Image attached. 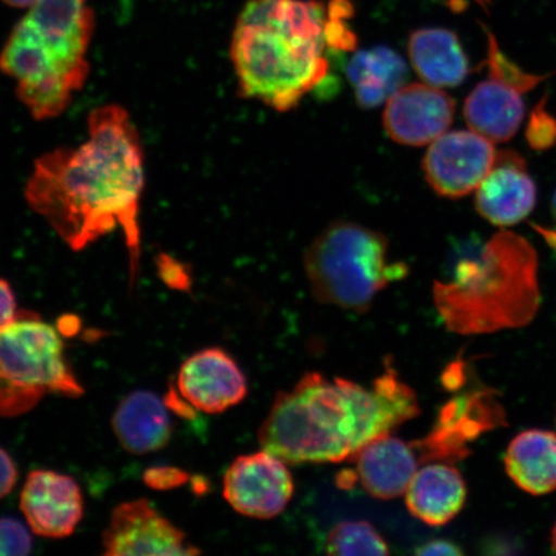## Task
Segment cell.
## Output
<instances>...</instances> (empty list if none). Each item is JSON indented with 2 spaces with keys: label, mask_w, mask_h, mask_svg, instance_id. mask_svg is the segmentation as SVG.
<instances>
[{
  "label": "cell",
  "mask_w": 556,
  "mask_h": 556,
  "mask_svg": "<svg viewBox=\"0 0 556 556\" xmlns=\"http://www.w3.org/2000/svg\"><path fill=\"white\" fill-rule=\"evenodd\" d=\"M456 103L441 88L414 83L387 101L382 123L395 143L421 148L448 131Z\"/></svg>",
  "instance_id": "cell-12"
},
{
  "label": "cell",
  "mask_w": 556,
  "mask_h": 556,
  "mask_svg": "<svg viewBox=\"0 0 556 556\" xmlns=\"http://www.w3.org/2000/svg\"><path fill=\"white\" fill-rule=\"evenodd\" d=\"M507 475L519 489L531 495L556 490V434L531 429L518 434L505 455Z\"/></svg>",
  "instance_id": "cell-21"
},
{
  "label": "cell",
  "mask_w": 556,
  "mask_h": 556,
  "mask_svg": "<svg viewBox=\"0 0 556 556\" xmlns=\"http://www.w3.org/2000/svg\"><path fill=\"white\" fill-rule=\"evenodd\" d=\"M552 546H553V551L556 553V523L552 531Z\"/></svg>",
  "instance_id": "cell-33"
},
{
  "label": "cell",
  "mask_w": 556,
  "mask_h": 556,
  "mask_svg": "<svg viewBox=\"0 0 556 556\" xmlns=\"http://www.w3.org/2000/svg\"><path fill=\"white\" fill-rule=\"evenodd\" d=\"M486 41H489V48H486V66H489V74L500 76V78L513 83L525 93L531 92L534 88L539 87L541 83H544L551 75H540L526 72L520 68L516 62L511 61L503 52L497 43L495 35L490 30H486Z\"/></svg>",
  "instance_id": "cell-24"
},
{
  "label": "cell",
  "mask_w": 556,
  "mask_h": 556,
  "mask_svg": "<svg viewBox=\"0 0 556 556\" xmlns=\"http://www.w3.org/2000/svg\"><path fill=\"white\" fill-rule=\"evenodd\" d=\"M7 5L13 7V9H31L38 0H2Z\"/></svg>",
  "instance_id": "cell-32"
},
{
  "label": "cell",
  "mask_w": 556,
  "mask_h": 556,
  "mask_svg": "<svg viewBox=\"0 0 556 556\" xmlns=\"http://www.w3.org/2000/svg\"><path fill=\"white\" fill-rule=\"evenodd\" d=\"M553 212H554V215H555V218H556V192H555L554 198H553Z\"/></svg>",
  "instance_id": "cell-34"
},
{
  "label": "cell",
  "mask_w": 556,
  "mask_h": 556,
  "mask_svg": "<svg viewBox=\"0 0 556 556\" xmlns=\"http://www.w3.org/2000/svg\"><path fill=\"white\" fill-rule=\"evenodd\" d=\"M356 482L368 495L392 500L405 495L407 486L420 468L412 443L391 434L367 444L354 457Z\"/></svg>",
  "instance_id": "cell-17"
},
{
  "label": "cell",
  "mask_w": 556,
  "mask_h": 556,
  "mask_svg": "<svg viewBox=\"0 0 556 556\" xmlns=\"http://www.w3.org/2000/svg\"><path fill=\"white\" fill-rule=\"evenodd\" d=\"M17 316L16 298L11 285L0 278V330L10 325Z\"/></svg>",
  "instance_id": "cell-29"
},
{
  "label": "cell",
  "mask_w": 556,
  "mask_h": 556,
  "mask_svg": "<svg viewBox=\"0 0 556 556\" xmlns=\"http://www.w3.org/2000/svg\"><path fill=\"white\" fill-rule=\"evenodd\" d=\"M538 204V186L525 159L514 151H500L495 164L476 190V207L490 224H520Z\"/></svg>",
  "instance_id": "cell-15"
},
{
  "label": "cell",
  "mask_w": 556,
  "mask_h": 556,
  "mask_svg": "<svg viewBox=\"0 0 556 556\" xmlns=\"http://www.w3.org/2000/svg\"><path fill=\"white\" fill-rule=\"evenodd\" d=\"M160 276H162L165 283L169 287L179 290H186L190 288L191 277L189 270L186 269L184 264L174 261L168 255L160 256L159 260Z\"/></svg>",
  "instance_id": "cell-27"
},
{
  "label": "cell",
  "mask_w": 556,
  "mask_h": 556,
  "mask_svg": "<svg viewBox=\"0 0 556 556\" xmlns=\"http://www.w3.org/2000/svg\"><path fill=\"white\" fill-rule=\"evenodd\" d=\"M525 94L513 83L489 74L465 100V121L470 129L493 143L510 141L525 121Z\"/></svg>",
  "instance_id": "cell-16"
},
{
  "label": "cell",
  "mask_w": 556,
  "mask_h": 556,
  "mask_svg": "<svg viewBox=\"0 0 556 556\" xmlns=\"http://www.w3.org/2000/svg\"><path fill=\"white\" fill-rule=\"evenodd\" d=\"M113 427L122 446L136 455L162 450L172 437L168 408L151 392H135L123 400L116 408Z\"/></svg>",
  "instance_id": "cell-20"
},
{
  "label": "cell",
  "mask_w": 556,
  "mask_h": 556,
  "mask_svg": "<svg viewBox=\"0 0 556 556\" xmlns=\"http://www.w3.org/2000/svg\"><path fill=\"white\" fill-rule=\"evenodd\" d=\"M146 483L157 490H168L187 481L185 471L174 468H156L146 472Z\"/></svg>",
  "instance_id": "cell-28"
},
{
  "label": "cell",
  "mask_w": 556,
  "mask_h": 556,
  "mask_svg": "<svg viewBox=\"0 0 556 556\" xmlns=\"http://www.w3.org/2000/svg\"><path fill=\"white\" fill-rule=\"evenodd\" d=\"M89 139L37 160L25 197L73 250L123 229L131 267L139 256V201L144 172L141 138L123 108L108 104L88 119Z\"/></svg>",
  "instance_id": "cell-1"
},
{
  "label": "cell",
  "mask_w": 556,
  "mask_h": 556,
  "mask_svg": "<svg viewBox=\"0 0 556 556\" xmlns=\"http://www.w3.org/2000/svg\"><path fill=\"white\" fill-rule=\"evenodd\" d=\"M504 408L491 389H472L444 405L430 432L412 443L422 464H454L470 455L469 443L504 426Z\"/></svg>",
  "instance_id": "cell-7"
},
{
  "label": "cell",
  "mask_w": 556,
  "mask_h": 556,
  "mask_svg": "<svg viewBox=\"0 0 556 556\" xmlns=\"http://www.w3.org/2000/svg\"><path fill=\"white\" fill-rule=\"evenodd\" d=\"M17 482V469L9 454L0 448V498L5 497Z\"/></svg>",
  "instance_id": "cell-30"
},
{
  "label": "cell",
  "mask_w": 556,
  "mask_h": 556,
  "mask_svg": "<svg viewBox=\"0 0 556 556\" xmlns=\"http://www.w3.org/2000/svg\"><path fill=\"white\" fill-rule=\"evenodd\" d=\"M420 413L416 393L391 361L371 389L308 372L277 394L258 438L263 450L287 464L353 462L367 444Z\"/></svg>",
  "instance_id": "cell-2"
},
{
  "label": "cell",
  "mask_w": 556,
  "mask_h": 556,
  "mask_svg": "<svg viewBox=\"0 0 556 556\" xmlns=\"http://www.w3.org/2000/svg\"><path fill=\"white\" fill-rule=\"evenodd\" d=\"M104 555H194L185 532L159 514L149 500L116 507L103 532Z\"/></svg>",
  "instance_id": "cell-11"
},
{
  "label": "cell",
  "mask_w": 556,
  "mask_h": 556,
  "mask_svg": "<svg viewBox=\"0 0 556 556\" xmlns=\"http://www.w3.org/2000/svg\"><path fill=\"white\" fill-rule=\"evenodd\" d=\"M304 270L318 302L363 313L389 283L407 275L402 262L389 261V243L375 229L336 222L312 241Z\"/></svg>",
  "instance_id": "cell-5"
},
{
  "label": "cell",
  "mask_w": 556,
  "mask_h": 556,
  "mask_svg": "<svg viewBox=\"0 0 556 556\" xmlns=\"http://www.w3.org/2000/svg\"><path fill=\"white\" fill-rule=\"evenodd\" d=\"M495 144L472 129L446 131L430 143L424 157L429 186L443 198L468 197L495 164Z\"/></svg>",
  "instance_id": "cell-9"
},
{
  "label": "cell",
  "mask_w": 556,
  "mask_h": 556,
  "mask_svg": "<svg viewBox=\"0 0 556 556\" xmlns=\"http://www.w3.org/2000/svg\"><path fill=\"white\" fill-rule=\"evenodd\" d=\"M408 55L421 80L437 88L460 86L470 73L457 35L442 27H424L409 35Z\"/></svg>",
  "instance_id": "cell-19"
},
{
  "label": "cell",
  "mask_w": 556,
  "mask_h": 556,
  "mask_svg": "<svg viewBox=\"0 0 556 556\" xmlns=\"http://www.w3.org/2000/svg\"><path fill=\"white\" fill-rule=\"evenodd\" d=\"M346 74L361 106L374 109L405 86L408 70L397 52L379 46L354 53Z\"/></svg>",
  "instance_id": "cell-22"
},
{
  "label": "cell",
  "mask_w": 556,
  "mask_h": 556,
  "mask_svg": "<svg viewBox=\"0 0 556 556\" xmlns=\"http://www.w3.org/2000/svg\"><path fill=\"white\" fill-rule=\"evenodd\" d=\"M27 525L39 536H72L83 518L80 486L72 477L51 470L30 472L20 500Z\"/></svg>",
  "instance_id": "cell-13"
},
{
  "label": "cell",
  "mask_w": 556,
  "mask_h": 556,
  "mask_svg": "<svg viewBox=\"0 0 556 556\" xmlns=\"http://www.w3.org/2000/svg\"><path fill=\"white\" fill-rule=\"evenodd\" d=\"M17 26L67 72L87 79V52L94 31L88 0H38Z\"/></svg>",
  "instance_id": "cell-8"
},
{
  "label": "cell",
  "mask_w": 556,
  "mask_h": 556,
  "mask_svg": "<svg viewBox=\"0 0 556 556\" xmlns=\"http://www.w3.org/2000/svg\"><path fill=\"white\" fill-rule=\"evenodd\" d=\"M526 137L534 150H548L556 144V119L546 110L544 101H541L539 106L533 110L530 122H528Z\"/></svg>",
  "instance_id": "cell-25"
},
{
  "label": "cell",
  "mask_w": 556,
  "mask_h": 556,
  "mask_svg": "<svg viewBox=\"0 0 556 556\" xmlns=\"http://www.w3.org/2000/svg\"><path fill=\"white\" fill-rule=\"evenodd\" d=\"M285 464L266 450L236 458L224 479L227 503L249 518L277 517L294 493L293 477Z\"/></svg>",
  "instance_id": "cell-10"
},
{
  "label": "cell",
  "mask_w": 556,
  "mask_h": 556,
  "mask_svg": "<svg viewBox=\"0 0 556 556\" xmlns=\"http://www.w3.org/2000/svg\"><path fill=\"white\" fill-rule=\"evenodd\" d=\"M178 389L198 412L220 414L247 397L248 381L240 366L220 348L194 353L180 367Z\"/></svg>",
  "instance_id": "cell-14"
},
{
  "label": "cell",
  "mask_w": 556,
  "mask_h": 556,
  "mask_svg": "<svg viewBox=\"0 0 556 556\" xmlns=\"http://www.w3.org/2000/svg\"><path fill=\"white\" fill-rule=\"evenodd\" d=\"M33 541L26 528L16 519L0 518V556L27 555Z\"/></svg>",
  "instance_id": "cell-26"
},
{
  "label": "cell",
  "mask_w": 556,
  "mask_h": 556,
  "mask_svg": "<svg viewBox=\"0 0 556 556\" xmlns=\"http://www.w3.org/2000/svg\"><path fill=\"white\" fill-rule=\"evenodd\" d=\"M433 296L446 328L460 336L525 328L541 303L536 249L500 231L477 260L458 264L450 281H435Z\"/></svg>",
  "instance_id": "cell-4"
},
{
  "label": "cell",
  "mask_w": 556,
  "mask_h": 556,
  "mask_svg": "<svg viewBox=\"0 0 556 556\" xmlns=\"http://www.w3.org/2000/svg\"><path fill=\"white\" fill-rule=\"evenodd\" d=\"M326 21L316 0H249L231 41L239 94L280 113L296 108L328 76Z\"/></svg>",
  "instance_id": "cell-3"
},
{
  "label": "cell",
  "mask_w": 556,
  "mask_h": 556,
  "mask_svg": "<svg viewBox=\"0 0 556 556\" xmlns=\"http://www.w3.org/2000/svg\"><path fill=\"white\" fill-rule=\"evenodd\" d=\"M413 516L428 526L450 523L467 502V484L460 470L447 463H429L420 467L405 492Z\"/></svg>",
  "instance_id": "cell-18"
},
{
  "label": "cell",
  "mask_w": 556,
  "mask_h": 556,
  "mask_svg": "<svg viewBox=\"0 0 556 556\" xmlns=\"http://www.w3.org/2000/svg\"><path fill=\"white\" fill-rule=\"evenodd\" d=\"M329 555H389L381 534L366 520H346L329 532L325 542Z\"/></svg>",
  "instance_id": "cell-23"
},
{
  "label": "cell",
  "mask_w": 556,
  "mask_h": 556,
  "mask_svg": "<svg viewBox=\"0 0 556 556\" xmlns=\"http://www.w3.org/2000/svg\"><path fill=\"white\" fill-rule=\"evenodd\" d=\"M416 555H463L462 547L447 540H433L416 548Z\"/></svg>",
  "instance_id": "cell-31"
},
{
  "label": "cell",
  "mask_w": 556,
  "mask_h": 556,
  "mask_svg": "<svg viewBox=\"0 0 556 556\" xmlns=\"http://www.w3.org/2000/svg\"><path fill=\"white\" fill-rule=\"evenodd\" d=\"M83 392L51 325L33 313H17L0 330V416L25 414L47 393L79 397Z\"/></svg>",
  "instance_id": "cell-6"
}]
</instances>
